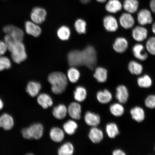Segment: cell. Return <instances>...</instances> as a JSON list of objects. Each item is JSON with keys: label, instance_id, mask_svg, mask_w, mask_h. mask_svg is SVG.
<instances>
[{"label": "cell", "instance_id": "6da1fadb", "mask_svg": "<svg viewBox=\"0 0 155 155\" xmlns=\"http://www.w3.org/2000/svg\"><path fill=\"white\" fill-rule=\"evenodd\" d=\"M48 81L51 85V90L54 94H61L66 90L68 79L66 75L62 72L56 71L50 74Z\"/></svg>", "mask_w": 155, "mask_h": 155}, {"label": "cell", "instance_id": "7a4b0ae2", "mask_svg": "<svg viewBox=\"0 0 155 155\" xmlns=\"http://www.w3.org/2000/svg\"><path fill=\"white\" fill-rule=\"evenodd\" d=\"M8 50L10 52L11 57L15 63L20 64L27 59L26 48L22 42L14 41Z\"/></svg>", "mask_w": 155, "mask_h": 155}, {"label": "cell", "instance_id": "3957f363", "mask_svg": "<svg viewBox=\"0 0 155 155\" xmlns=\"http://www.w3.org/2000/svg\"><path fill=\"white\" fill-rule=\"evenodd\" d=\"M83 65L90 69H94L97 63V52L92 46H88L82 51Z\"/></svg>", "mask_w": 155, "mask_h": 155}, {"label": "cell", "instance_id": "277c9868", "mask_svg": "<svg viewBox=\"0 0 155 155\" xmlns=\"http://www.w3.org/2000/svg\"><path fill=\"white\" fill-rule=\"evenodd\" d=\"M67 59L69 64L71 67L83 65L82 51L72 50L68 54Z\"/></svg>", "mask_w": 155, "mask_h": 155}, {"label": "cell", "instance_id": "5b68a950", "mask_svg": "<svg viewBox=\"0 0 155 155\" xmlns=\"http://www.w3.org/2000/svg\"><path fill=\"white\" fill-rule=\"evenodd\" d=\"M30 139L39 140L41 138L44 134V128L41 124L38 123L33 124L28 127Z\"/></svg>", "mask_w": 155, "mask_h": 155}, {"label": "cell", "instance_id": "8992f818", "mask_svg": "<svg viewBox=\"0 0 155 155\" xmlns=\"http://www.w3.org/2000/svg\"><path fill=\"white\" fill-rule=\"evenodd\" d=\"M128 89L125 85H120L116 88L115 97L118 102L121 104L127 103L129 98Z\"/></svg>", "mask_w": 155, "mask_h": 155}, {"label": "cell", "instance_id": "52a82bcc", "mask_svg": "<svg viewBox=\"0 0 155 155\" xmlns=\"http://www.w3.org/2000/svg\"><path fill=\"white\" fill-rule=\"evenodd\" d=\"M46 12L40 7L35 8L31 12L30 17L33 22L37 24H42L45 20Z\"/></svg>", "mask_w": 155, "mask_h": 155}, {"label": "cell", "instance_id": "ba28073f", "mask_svg": "<svg viewBox=\"0 0 155 155\" xmlns=\"http://www.w3.org/2000/svg\"><path fill=\"white\" fill-rule=\"evenodd\" d=\"M68 109V114L74 120H79L81 119L82 107L77 102H73L69 104Z\"/></svg>", "mask_w": 155, "mask_h": 155}, {"label": "cell", "instance_id": "9c48e42d", "mask_svg": "<svg viewBox=\"0 0 155 155\" xmlns=\"http://www.w3.org/2000/svg\"><path fill=\"white\" fill-rule=\"evenodd\" d=\"M137 21L141 26L152 24L153 17L151 12L147 9H141L137 14Z\"/></svg>", "mask_w": 155, "mask_h": 155}, {"label": "cell", "instance_id": "30bf717a", "mask_svg": "<svg viewBox=\"0 0 155 155\" xmlns=\"http://www.w3.org/2000/svg\"><path fill=\"white\" fill-rule=\"evenodd\" d=\"M104 137L103 131L97 127H92L89 131V138L94 144H98L101 142Z\"/></svg>", "mask_w": 155, "mask_h": 155}, {"label": "cell", "instance_id": "8fae6325", "mask_svg": "<svg viewBox=\"0 0 155 155\" xmlns=\"http://www.w3.org/2000/svg\"><path fill=\"white\" fill-rule=\"evenodd\" d=\"M84 119L87 124L92 127H97L101 122V118L99 115L90 111L86 112Z\"/></svg>", "mask_w": 155, "mask_h": 155}, {"label": "cell", "instance_id": "7c38bea8", "mask_svg": "<svg viewBox=\"0 0 155 155\" xmlns=\"http://www.w3.org/2000/svg\"><path fill=\"white\" fill-rule=\"evenodd\" d=\"M132 35L136 41L141 42L144 41L147 38L148 31L147 29L142 26H137L133 29Z\"/></svg>", "mask_w": 155, "mask_h": 155}, {"label": "cell", "instance_id": "4fadbf2b", "mask_svg": "<svg viewBox=\"0 0 155 155\" xmlns=\"http://www.w3.org/2000/svg\"><path fill=\"white\" fill-rule=\"evenodd\" d=\"M103 25L105 30L109 32H115L119 28L117 20L115 17L111 15L104 17Z\"/></svg>", "mask_w": 155, "mask_h": 155}, {"label": "cell", "instance_id": "5bb4252c", "mask_svg": "<svg viewBox=\"0 0 155 155\" xmlns=\"http://www.w3.org/2000/svg\"><path fill=\"white\" fill-rule=\"evenodd\" d=\"M130 113L132 119L137 123H141L144 120L145 111L141 107L136 106L132 108L130 111Z\"/></svg>", "mask_w": 155, "mask_h": 155}, {"label": "cell", "instance_id": "9a60e30c", "mask_svg": "<svg viewBox=\"0 0 155 155\" xmlns=\"http://www.w3.org/2000/svg\"><path fill=\"white\" fill-rule=\"evenodd\" d=\"M119 23L124 28L128 30L132 28L135 24V20L130 13H123L120 17Z\"/></svg>", "mask_w": 155, "mask_h": 155}, {"label": "cell", "instance_id": "2e32d148", "mask_svg": "<svg viewBox=\"0 0 155 155\" xmlns=\"http://www.w3.org/2000/svg\"><path fill=\"white\" fill-rule=\"evenodd\" d=\"M25 28L27 34L35 37H37L41 34V28L38 24L32 21H27L25 23Z\"/></svg>", "mask_w": 155, "mask_h": 155}, {"label": "cell", "instance_id": "e0dca14e", "mask_svg": "<svg viewBox=\"0 0 155 155\" xmlns=\"http://www.w3.org/2000/svg\"><path fill=\"white\" fill-rule=\"evenodd\" d=\"M96 98L98 101L102 104L109 103L113 99V95L109 90L104 89L102 91H99L97 93Z\"/></svg>", "mask_w": 155, "mask_h": 155}, {"label": "cell", "instance_id": "ac0fdd59", "mask_svg": "<svg viewBox=\"0 0 155 155\" xmlns=\"http://www.w3.org/2000/svg\"><path fill=\"white\" fill-rule=\"evenodd\" d=\"M14 125V120L10 115L4 114L0 116V127L2 128L5 130H10Z\"/></svg>", "mask_w": 155, "mask_h": 155}, {"label": "cell", "instance_id": "d6986e66", "mask_svg": "<svg viewBox=\"0 0 155 155\" xmlns=\"http://www.w3.org/2000/svg\"><path fill=\"white\" fill-rule=\"evenodd\" d=\"M132 52L134 57L140 61H145L148 58V54L145 51L144 46L142 44H135L133 48Z\"/></svg>", "mask_w": 155, "mask_h": 155}, {"label": "cell", "instance_id": "ffe728a7", "mask_svg": "<svg viewBox=\"0 0 155 155\" xmlns=\"http://www.w3.org/2000/svg\"><path fill=\"white\" fill-rule=\"evenodd\" d=\"M128 46L127 41L125 38L119 37L116 39L113 45V49L117 53H123Z\"/></svg>", "mask_w": 155, "mask_h": 155}, {"label": "cell", "instance_id": "44dd1931", "mask_svg": "<svg viewBox=\"0 0 155 155\" xmlns=\"http://www.w3.org/2000/svg\"><path fill=\"white\" fill-rule=\"evenodd\" d=\"M37 100L39 105L45 109H47L53 104V100L51 96L45 93L39 95Z\"/></svg>", "mask_w": 155, "mask_h": 155}, {"label": "cell", "instance_id": "7402d4cb", "mask_svg": "<svg viewBox=\"0 0 155 155\" xmlns=\"http://www.w3.org/2000/svg\"><path fill=\"white\" fill-rule=\"evenodd\" d=\"M50 138L54 142L61 143L64 138V131L59 127H54L51 129L50 132Z\"/></svg>", "mask_w": 155, "mask_h": 155}, {"label": "cell", "instance_id": "603a6c76", "mask_svg": "<svg viewBox=\"0 0 155 155\" xmlns=\"http://www.w3.org/2000/svg\"><path fill=\"white\" fill-rule=\"evenodd\" d=\"M41 85L40 83L36 81H30L27 85L26 92L29 95L34 97L38 95L41 90Z\"/></svg>", "mask_w": 155, "mask_h": 155}, {"label": "cell", "instance_id": "cb8c5ba5", "mask_svg": "<svg viewBox=\"0 0 155 155\" xmlns=\"http://www.w3.org/2000/svg\"><path fill=\"white\" fill-rule=\"evenodd\" d=\"M105 129L107 135L110 139L115 138L120 133L119 127L114 122L107 124Z\"/></svg>", "mask_w": 155, "mask_h": 155}, {"label": "cell", "instance_id": "d4e9b609", "mask_svg": "<svg viewBox=\"0 0 155 155\" xmlns=\"http://www.w3.org/2000/svg\"><path fill=\"white\" fill-rule=\"evenodd\" d=\"M53 115L58 120H63L66 117L68 114L67 108L63 104H60L53 108Z\"/></svg>", "mask_w": 155, "mask_h": 155}, {"label": "cell", "instance_id": "484cf974", "mask_svg": "<svg viewBox=\"0 0 155 155\" xmlns=\"http://www.w3.org/2000/svg\"><path fill=\"white\" fill-rule=\"evenodd\" d=\"M123 104L118 102L110 105L109 110L111 115L115 117H120L125 113V108Z\"/></svg>", "mask_w": 155, "mask_h": 155}, {"label": "cell", "instance_id": "4316f807", "mask_svg": "<svg viewBox=\"0 0 155 155\" xmlns=\"http://www.w3.org/2000/svg\"><path fill=\"white\" fill-rule=\"evenodd\" d=\"M94 77L98 82L105 83L107 81L108 78V71L104 68H97L95 71Z\"/></svg>", "mask_w": 155, "mask_h": 155}, {"label": "cell", "instance_id": "83f0119b", "mask_svg": "<svg viewBox=\"0 0 155 155\" xmlns=\"http://www.w3.org/2000/svg\"><path fill=\"white\" fill-rule=\"evenodd\" d=\"M122 8L121 4L119 0H110L105 6L106 10L108 12L112 13L119 12Z\"/></svg>", "mask_w": 155, "mask_h": 155}, {"label": "cell", "instance_id": "f1b7e54d", "mask_svg": "<svg viewBox=\"0 0 155 155\" xmlns=\"http://www.w3.org/2000/svg\"><path fill=\"white\" fill-rule=\"evenodd\" d=\"M87 94L86 89L84 87L78 86L74 92V98L76 101L81 102L86 99Z\"/></svg>", "mask_w": 155, "mask_h": 155}, {"label": "cell", "instance_id": "f546056e", "mask_svg": "<svg viewBox=\"0 0 155 155\" xmlns=\"http://www.w3.org/2000/svg\"><path fill=\"white\" fill-rule=\"evenodd\" d=\"M8 35L16 42H22L24 35V32L22 29L13 25Z\"/></svg>", "mask_w": 155, "mask_h": 155}, {"label": "cell", "instance_id": "4dcf8cb0", "mask_svg": "<svg viewBox=\"0 0 155 155\" xmlns=\"http://www.w3.org/2000/svg\"><path fill=\"white\" fill-rule=\"evenodd\" d=\"M123 7L127 13H134L137 12L138 8L139 2L137 0H125Z\"/></svg>", "mask_w": 155, "mask_h": 155}, {"label": "cell", "instance_id": "1f68e13d", "mask_svg": "<svg viewBox=\"0 0 155 155\" xmlns=\"http://www.w3.org/2000/svg\"><path fill=\"white\" fill-rule=\"evenodd\" d=\"M137 84L140 88H149L152 87L153 81L149 75L145 74L138 78L137 81Z\"/></svg>", "mask_w": 155, "mask_h": 155}, {"label": "cell", "instance_id": "d6a6232c", "mask_svg": "<svg viewBox=\"0 0 155 155\" xmlns=\"http://www.w3.org/2000/svg\"><path fill=\"white\" fill-rule=\"evenodd\" d=\"M64 131L68 135H73L78 128L77 123L73 120H69L64 124L63 126Z\"/></svg>", "mask_w": 155, "mask_h": 155}, {"label": "cell", "instance_id": "836d02e7", "mask_svg": "<svg viewBox=\"0 0 155 155\" xmlns=\"http://www.w3.org/2000/svg\"><path fill=\"white\" fill-rule=\"evenodd\" d=\"M74 147L72 143L67 142L58 149V153L59 155H71L74 153Z\"/></svg>", "mask_w": 155, "mask_h": 155}, {"label": "cell", "instance_id": "e575fe53", "mask_svg": "<svg viewBox=\"0 0 155 155\" xmlns=\"http://www.w3.org/2000/svg\"><path fill=\"white\" fill-rule=\"evenodd\" d=\"M129 70L133 75H139L142 73L143 67L140 64L135 61H131L128 66Z\"/></svg>", "mask_w": 155, "mask_h": 155}, {"label": "cell", "instance_id": "d590c367", "mask_svg": "<svg viewBox=\"0 0 155 155\" xmlns=\"http://www.w3.org/2000/svg\"><path fill=\"white\" fill-rule=\"evenodd\" d=\"M80 73L75 67H71L67 71V77L70 82L75 83L78 81L80 77Z\"/></svg>", "mask_w": 155, "mask_h": 155}, {"label": "cell", "instance_id": "8d00e7d4", "mask_svg": "<svg viewBox=\"0 0 155 155\" xmlns=\"http://www.w3.org/2000/svg\"><path fill=\"white\" fill-rule=\"evenodd\" d=\"M57 35L60 39L63 41L67 40L70 36L71 31L68 27L62 26L58 29Z\"/></svg>", "mask_w": 155, "mask_h": 155}, {"label": "cell", "instance_id": "74e56055", "mask_svg": "<svg viewBox=\"0 0 155 155\" xmlns=\"http://www.w3.org/2000/svg\"><path fill=\"white\" fill-rule=\"evenodd\" d=\"M87 24L85 21L79 19L75 21L74 26L75 30L79 34H84L86 32Z\"/></svg>", "mask_w": 155, "mask_h": 155}, {"label": "cell", "instance_id": "f35d334b", "mask_svg": "<svg viewBox=\"0 0 155 155\" xmlns=\"http://www.w3.org/2000/svg\"><path fill=\"white\" fill-rule=\"evenodd\" d=\"M11 60L5 56H0V71L8 69L11 67Z\"/></svg>", "mask_w": 155, "mask_h": 155}, {"label": "cell", "instance_id": "ab89813d", "mask_svg": "<svg viewBox=\"0 0 155 155\" xmlns=\"http://www.w3.org/2000/svg\"><path fill=\"white\" fill-rule=\"evenodd\" d=\"M146 48L149 53L155 55V37H152L147 41Z\"/></svg>", "mask_w": 155, "mask_h": 155}, {"label": "cell", "instance_id": "60d3db41", "mask_svg": "<svg viewBox=\"0 0 155 155\" xmlns=\"http://www.w3.org/2000/svg\"><path fill=\"white\" fill-rule=\"evenodd\" d=\"M144 104L147 108L153 109L155 108V94H151L147 96L144 100Z\"/></svg>", "mask_w": 155, "mask_h": 155}, {"label": "cell", "instance_id": "b9f144b4", "mask_svg": "<svg viewBox=\"0 0 155 155\" xmlns=\"http://www.w3.org/2000/svg\"><path fill=\"white\" fill-rule=\"evenodd\" d=\"M7 50V46L5 42L0 41V56L4 55Z\"/></svg>", "mask_w": 155, "mask_h": 155}, {"label": "cell", "instance_id": "7bdbcfd3", "mask_svg": "<svg viewBox=\"0 0 155 155\" xmlns=\"http://www.w3.org/2000/svg\"><path fill=\"white\" fill-rule=\"evenodd\" d=\"M113 155H126V153L121 149H117L114 150L112 152Z\"/></svg>", "mask_w": 155, "mask_h": 155}, {"label": "cell", "instance_id": "ee69618b", "mask_svg": "<svg viewBox=\"0 0 155 155\" xmlns=\"http://www.w3.org/2000/svg\"><path fill=\"white\" fill-rule=\"evenodd\" d=\"M150 6L151 10L153 12L155 13V0H151L150 3Z\"/></svg>", "mask_w": 155, "mask_h": 155}, {"label": "cell", "instance_id": "f6af8a7d", "mask_svg": "<svg viewBox=\"0 0 155 155\" xmlns=\"http://www.w3.org/2000/svg\"><path fill=\"white\" fill-rule=\"evenodd\" d=\"M3 107V103L1 99H0V110L2 109Z\"/></svg>", "mask_w": 155, "mask_h": 155}, {"label": "cell", "instance_id": "bcb514c9", "mask_svg": "<svg viewBox=\"0 0 155 155\" xmlns=\"http://www.w3.org/2000/svg\"><path fill=\"white\" fill-rule=\"evenodd\" d=\"M152 31L153 33L155 34V22L152 25Z\"/></svg>", "mask_w": 155, "mask_h": 155}, {"label": "cell", "instance_id": "7dc6e473", "mask_svg": "<svg viewBox=\"0 0 155 155\" xmlns=\"http://www.w3.org/2000/svg\"><path fill=\"white\" fill-rule=\"evenodd\" d=\"M91 0H81V1L83 3L87 4Z\"/></svg>", "mask_w": 155, "mask_h": 155}, {"label": "cell", "instance_id": "c3c4849f", "mask_svg": "<svg viewBox=\"0 0 155 155\" xmlns=\"http://www.w3.org/2000/svg\"><path fill=\"white\" fill-rule=\"evenodd\" d=\"M97 1L100 3H104L107 0H96Z\"/></svg>", "mask_w": 155, "mask_h": 155}, {"label": "cell", "instance_id": "681fc988", "mask_svg": "<svg viewBox=\"0 0 155 155\" xmlns=\"http://www.w3.org/2000/svg\"><path fill=\"white\" fill-rule=\"evenodd\" d=\"M154 150L155 151V148H154Z\"/></svg>", "mask_w": 155, "mask_h": 155}]
</instances>
